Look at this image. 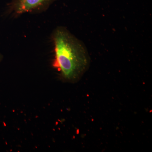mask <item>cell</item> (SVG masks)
<instances>
[{
	"label": "cell",
	"instance_id": "7a4b0ae2",
	"mask_svg": "<svg viewBox=\"0 0 152 152\" xmlns=\"http://www.w3.org/2000/svg\"><path fill=\"white\" fill-rule=\"evenodd\" d=\"M56 0H10L8 4L7 14L16 18L24 14L43 12Z\"/></svg>",
	"mask_w": 152,
	"mask_h": 152
},
{
	"label": "cell",
	"instance_id": "6da1fadb",
	"mask_svg": "<svg viewBox=\"0 0 152 152\" xmlns=\"http://www.w3.org/2000/svg\"><path fill=\"white\" fill-rule=\"evenodd\" d=\"M51 39L54 66L66 80L73 82L78 80L89 64V56L86 46L62 26L55 29Z\"/></svg>",
	"mask_w": 152,
	"mask_h": 152
},
{
	"label": "cell",
	"instance_id": "3957f363",
	"mask_svg": "<svg viewBox=\"0 0 152 152\" xmlns=\"http://www.w3.org/2000/svg\"><path fill=\"white\" fill-rule=\"evenodd\" d=\"M1 56L0 55V61H1Z\"/></svg>",
	"mask_w": 152,
	"mask_h": 152
}]
</instances>
